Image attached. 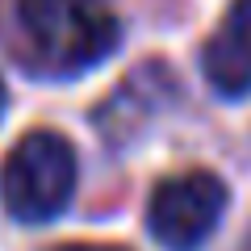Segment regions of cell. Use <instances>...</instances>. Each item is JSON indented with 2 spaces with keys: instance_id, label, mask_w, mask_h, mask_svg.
Wrapping results in <instances>:
<instances>
[{
  "instance_id": "1",
  "label": "cell",
  "mask_w": 251,
  "mask_h": 251,
  "mask_svg": "<svg viewBox=\"0 0 251 251\" xmlns=\"http://www.w3.org/2000/svg\"><path fill=\"white\" fill-rule=\"evenodd\" d=\"M80 184V159L67 134L59 130H29L9 147L0 163V201L13 222L46 226L67 214Z\"/></svg>"
},
{
  "instance_id": "2",
  "label": "cell",
  "mask_w": 251,
  "mask_h": 251,
  "mask_svg": "<svg viewBox=\"0 0 251 251\" xmlns=\"http://www.w3.org/2000/svg\"><path fill=\"white\" fill-rule=\"evenodd\" d=\"M17 21L34 54L59 75L105 63L122 42V21L105 0H17Z\"/></svg>"
},
{
  "instance_id": "3",
  "label": "cell",
  "mask_w": 251,
  "mask_h": 251,
  "mask_svg": "<svg viewBox=\"0 0 251 251\" xmlns=\"http://www.w3.org/2000/svg\"><path fill=\"white\" fill-rule=\"evenodd\" d=\"M230 205V188L218 172L188 168L163 176L147 201V230L163 251H201Z\"/></svg>"
},
{
  "instance_id": "4",
  "label": "cell",
  "mask_w": 251,
  "mask_h": 251,
  "mask_svg": "<svg viewBox=\"0 0 251 251\" xmlns=\"http://www.w3.org/2000/svg\"><path fill=\"white\" fill-rule=\"evenodd\" d=\"M201 72L214 97L247 100L251 97V0H234L222 25L201 46Z\"/></svg>"
},
{
  "instance_id": "5",
  "label": "cell",
  "mask_w": 251,
  "mask_h": 251,
  "mask_svg": "<svg viewBox=\"0 0 251 251\" xmlns=\"http://www.w3.org/2000/svg\"><path fill=\"white\" fill-rule=\"evenodd\" d=\"M63 251H126V247H113V243H67Z\"/></svg>"
},
{
  "instance_id": "6",
  "label": "cell",
  "mask_w": 251,
  "mask_h": 251,
  "mask_svg": "<svg viewBox=\"0 0 251 251\" xmlns=\"http://www.w3.org/2000/svg\"><path fill=\"white\" fill-rule=\"evenodd\" d=\"M4 105H9V92H4V80H0V117H4Z\"/></svg>"
}]
</instances>
